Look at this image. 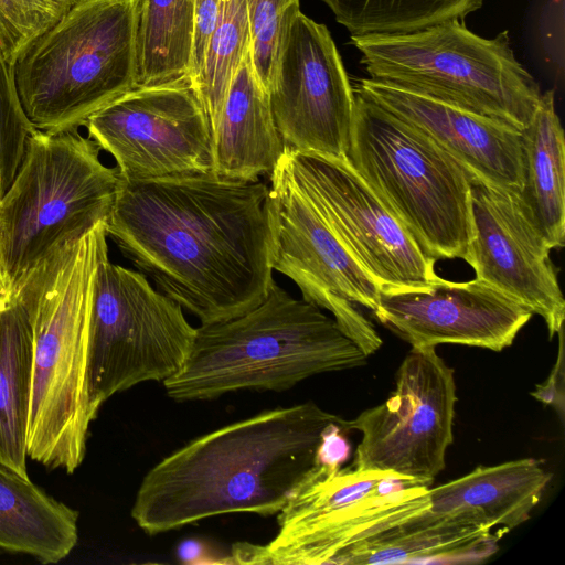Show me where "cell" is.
<instances>
[{
	"mask_svg": "<svg viewBox=\"0 0 565 565\" xmlns=\"http://www.w3.org/2000/svg\"><path fill=\"white\" fill-rule=\"evenodd\" d=\"M347 161L430 258H462L470 179L423 132L354 90Z\"/></svg>",
	"mask_w": 565,
	"mask_h": 565,
	"instance_id": "obj_8",
	"label": "cell"
},
{
	"mask_svg": "<svg viewBox=\"0 0 565 565\" xmlns=\"http://www.w3.org/2000/svg\"><path fill=\"white\" fill-rule=\"evenodd\" d=\"M77 0H0V43L13 65L22 51Z\"/></svg>",
	"mask_w": 565,
	"mask_h": 565,
	"instance_id": "obj_27",
	"label": "cell"
},
{
	"mask_svg": "<svg viewBox=\"0 0 565 565\" xmlns=\"http://www.w3.org/2000/svg\"><path fill=\"white\" fill-rule=\"evenodd\" d=\"M140 0H77L13 64L18 96L44 132L78 129L138 87Z\"/></svg>",
	"mask_w": 565,
	"mask_h": 565,
	"instance_id": "obj_5",
	"label": "cell"
},
{
	"mask_svg": "<svg viewBox=\"0 0 565 565\" xmlns=\"http://www.w3.org/2000/svg\"><path fill=\"white\" fill-rule=\"evenodd\" d=\"M212 141L214 175L231 181L270 175L285 150L268 93L253 65L252 46L232 78Z\"/></svg>",
	"mask_w": 565,
	"mask_h": 565,
	"instance_id": "obj_19",
	"label": "cell"
},
{
	"mask_svg": "<svg viewBox=\"0 0 565 565\" xmlns=\"http://www.w3.org/2000/svg\"><path fill=\"white\" fill-rule=\"evenodd\" d=\"M196 328L175 301L140 271L108 253L94 279L88 324L87 381L98 415L113 395L143 382H164L186 361Z\"/></svg>",
	"mask_w": 565,
	"mask_h": 565,
	"instance_id": "obj_9",
	"label": "cell"
},
{
	"mask_svg": "<svg viewBox=\"0 0 565 565\" xmlns=\"http://www.w3.org/2000/svg\"><path fill=\"white\" fill-rule=\"evenodd\" d=\"M268 98L285 148L345 159L353 87L327 26L300 10L281 23Z\"/></svg>",
	"mask_w": 565,
	"mask_h": 565,
	"instance_id": "obj_15",
	"label": "cell"
},
{
	"mask_svg": "<svg viewBox=\"0 0 565 565\" xmlns=\"http://www.w3.org/2000/svg\"><path fill=\"white\" fill-rule=\"evenodd\" d=\"M521 132L522 186L515 194L525 216L551 249L565 242V141L554 92L542 93Z\"/></svg>",
	"mask_w": 565,
	"mask_h": 565,
	"instance_id": "obj_21",
	"label": "cell"
},
{
	"mask_svg": "<svg viewBox=\"0 0 565 565\" xmlns=\"http://www.w3.org/2000/svg\"><path fill=\"white\" fill-rule=\"evenodd\" d=\"M552 479L534 458L479 466L446 483L428 487L431 511L460 516L504 533L530 519Z\"/></svg>",
	"mask_w": 565,
	"mask_h": 565,
	"instance_id": "obj_20",
	"label": "cell"
},
{
	"mask_svg": "<svg viewBox=\"0 0 565 565\" xmlns=\"http://www.w3.org/2000/svg\"><path fill=\"white\" fill-rule=\"evenodd\" d=\"M268 193L259 180L214 174L121 180L107 236L201 324L226 321L258 306L274 281Z\"/></svg>",
	"mask_w": 565,
	"mask_h": 565,
	"instance_id": "obj_1",
	"label": "cell"
},
{
	"mask_svg": "<svg viewBox=\"0 0 565 565\" xmlns=\"http://www.w3.org/2000/svg\"><path fill=\"white\" fill-rule=\"evenodd\" d=\"M269 178L273 270L292 280L302 299L332 313L365 355L375 353L382 339L356 305L373 311L379 286L279 162Z\"/></svg>",
	"mask_w": 565,
	"mask_h": 565,
	"instance_id": "obj_10",
	"label": "cell"
},
{
	"mask_svg": "<svg viewBox=\"0 0 565 565\" xmlns=\"http://www.w3.org/2000/svg\"><path fill=\"white\" fill-rule=\"evenodd\" d=\"M380 291L440 281L427 256L347 159L285 148L279 161Z\"/></svg>",
	"mask_w": 565,
	"mask_h": 565,
	"instance_id": "obj_14",
	"label": "cell"
},
{
	"mask_svg": "<svg viewBox=\"0 0 565 565\" xmlns=\"http://www.w3.org/2000/svg\"><path fill=\"white\" fill-rule=\"evenodd\" d=\"M559 338V350L557 362L555 363L550 376L545 383L537 385L531 395L536 399L552 405L558 411L563 418L564 414V354H563V328L557 332Z\"/></svg>",
	"mask_w": 565,
	"mask_h": 565,
	"instance_id": "obj_31",
	"label": "cell"
},
{
	"mask_svg": "<svg viewBox=\"0 0 565 565\" xmlns=\"http://www.w3.org/2000/svg\"><path fill=\"white\" fill-rule=\"evenodd\" d=\"M366 361L333 318L274 280L252 310L196 328L186 361L163 386L177 402L243 390L285 391L313 375L355 369Z\"/></svg>",
	"mask_w": 565,
	"mask_h": 565,
	"instance_id": "obj_4",
	"label": "cell"
},
{
	"mask_svg": "<svg viewBox=\"0 0 565 565\" xmlns=\"http://www.w3.org/2000/svg\"><path fill=\"white\" fill-rule=\"evenodd\" d=\"M88 137L124 181L214 174L207 117L190 84L138 86L94 113Z\"/></svg>",
	"mask_w": 565,
	"mask_h": 565,
	"instance_id": "obj_13",
	"label": "cell"
},
{
	"mask_svg": "<svg viewBox=\"0 0 565 565\" xmlns=\"http://www.w3.org/2000/svg\"><path fill=\"white\" fill-rule=\"evenodd\" d=\"M413 126L468 174L516 194L522 186L521 132L494 119L397 86L362 78L353 87Z\"/></svg>",
	"mask_w": 565,
	"mask_h": 565,
	"instance_id": "obj_18",
	"label": "cell"
},
{
	"mask_svg": "<svg viewBox=\"0 0 565 565\" xmlns=\"http://www.w3.org/2000/svg\"><path fill=\"white\" fill-rule=\"evenodd\" d=\"M374 81L494 119L518 131L532 121L542 93L516 60L508 31L493 39L450 19L408 33L351 36Z\"/></svg>",
	"mask_w": 565,
	"mask_h": 565,
	"instance_id": "obj_6",
	"label": "cell"
},
{
	"mask_svg": "<svg viewBox=\"0 0 565 565\" xmlns=\"http://www.w3.org/2000/svg\"><path fill=\"white\" fill-rule=\"evenodd\" d=\"M77 522L76 510L0 463V550L58 563L77 543Z\"/></svg>",
	"mask_w": 565,
	"mask_h": 565,
	"instance_id": "obj_22",
	"label": "cell"
},
{
	"mask_svg": "<svg viewBox=\"0 0 565 565\" xmlns=\"http://www.w3.org/2000/svg\"><path fill=\"white\" fill-rule=\"evenodd\" d=\"M454 370L435 347L413 348L388 398L349 420L360 431L352 468L431 484L454 439Z\"/></svg>",
	"mask_w": 565,
	"mask_h": 565,
	"instance_id": "obj_11",
	"label": "cell"
},
{
	"mask_svg": "<svg viewBox=\"0 0 565 565\" xmlns=\"http://www.w3.org/2000/svg\"><path fill=\"white\" fill-rule=\"evenodd\" d=\"M253 65L268 93L273 83L281 23L300 10L299 0H246Z\"/></svg>",
	"mask_w": 565,
	"mask_h": 565,
	"instance_id": "obj_29",
	"label": "cell"
},
{
	"mask_svg": "<svg viewBox=\"0 0 565 565\" xmlns=\"http://www.w3.org/2000/svg\"><path fill=\"white\" fill-rule=\"evenodd\" d=\"M250 46L246 0H224L209 40L199 77L192 85L209 120L211 134L221 115L232 78Z\"/></svg>",
	"mask_w": 565,
	"mask_h": 565,
	"instance_id": "obj_26",
	"label": "cell"
},
{
	"mask_svg": "<svg viewBox=\"0 0 565 565\" xmlns=\"http://www.w3.org/2000/svg\"><path fill=\"white\" fill-rule=\"evenodd\" d=\"M99 152L78 129L30 136L0 198V253L13 294L57 247L108 220L121 180Z\"/></svg>",
	"mask_w": 565,
	"mask_h": 565,
	"instance_id": "obj_7",
	"label": "cell"
},
{
	"mask_svg": "<svg viewBox=\"0 0 565 565\" xmlns=\"http://www.w3.org/2000/svg\"><path fill=\"white\" fill-rule=\"evenodd\" d=\"M15 294H13L10 282L8 280L2 256L0 253V308L7 305Z\"/></svg>",
	"mask_w": 565,
	"mask_h": 565,
	"instance_id": "obj_33",
	"label": "cell"
},
{
	"mask_svg": "<svg viewBox=\"0 0 565 565\" xmlns=\"http://www.w3.org/2000/svg\"><path fill=\"white\" fill-rule=\"evenodd\" d=\"M428 487L414 483L354 503L327 534L321 564L478 563L497 553L498 532L435 513Z\"/></svg>",
	"mask_w": 565,
	"mask_h": 565,
	"instance_id": "obj_12",
	"label": "cell"
},
{
	"mask_svg": "<svg viewBox=\"0 0 565 565\" xmlns=\"http://www.w3.org/2000/svg\"><path fill=\"white\" fill-rule=\"evenodd\" d=\"M471 236L462 256L483 281L544 320L550 339L563 328L565 299L551 248L516 196L480 181L470 183Z\"/></svg>",
	"mask_w": 565,
	"mask_h": 565,
	"instance_id": "obj_16",
	"label": "cell"
},
{
	"mask_svg": "<svg viewBox=\"0 0 565 565\" xmlns=\"http://www.w3.org/2000/svg\"><path fill=\"white\" fill-rule=\"evenodd\" d=\"M333 427L350 431L349 420L310 401L202 435L146 473L131 516L156 535L223 514H276Z\"/></svg>",
	"mask_w": 565,
	"mask_h": 565,
	"instance_id": "obj_2",
	"label": "cell"
},
{
	"mask_svg": "<svg viewBox=\"0 0 565 565\" xmlns=\"http://www.w3.org/2000/svg\"><path fill=\"white\" fill-rule=\"evenodd\" d=\"M233 559L243 564H267L264 545L237 543L233 547Z\"/></svg>",
	"mask_w": 565,
	"mask_h": 565,
	"instance_id": "obj_32",
	"label": "cell"
},
{
	"mask_svg": "<svg viewBox=\"0 0 565 565\" xmlns=\"http://www.w3.org/2000/svg\"><path fill=\"white\" fill-rule=\"evenodd\" d=\"M194 0H140L138 86L190 84Z\"/></svg>",
	"mask_w": 565,
	"mask_h": 565,
	"instance_id": "obj_24",
	"label": "cell"
},
{
	"mask_svg": "<svg viewBox=\"0 0 565 565\" xmlns=\"http://www.w3.org/2000/svg\"><path fill=\"white\" fill-rule=\"evenodd\" d=\"M106 222L57 247L20 284L32 332L28 458L73 473L83 462L93 411L88 324L97 266L108 253Z\"/></svg>",
	"mask_w": 565,
	"mask_h": 565,
	"instance_id": "obj_3",
	"label": "cell"
},
{
	"mask_svg": "<svg viewBox=\"0 0 565 565\" xmlns=\"http://www.w3.org/2000/svg\"><path fill=\"white\" fill-rule=\"evenodd\" d=\"M351 36L408 33L463 19L483 0H321Z\"/></svg>",
	"mask_w": 565,
	"mask_h": 565,
	"instance_id": "obj_25",
	"label": "cell"
},
{
	"mask_svg": "<svg viewBox=\"0 0 565 565\" xmlns=\"http://www.w3.org/2000/svg\"><path fill=\"white\" fill-rule=\"evenodd\" d=\"M224 0H194V34L190 64V85L200 75L205 50L216 25Z\"/></svg>",
	"mask_w": 565,
	"mask_h": 565,
	"instance_id": "obj_30",
	"label": "cell"
},
{
	"mask_svg": "<svg viewBox=\"0 0 565 565\" xmlns=\"http://www.w3.org/2000/svg\"><path fill=\"white\" fill-rule=\"evenodd\" d=\"M36 129L21 106L13 75L0 43V198L15 177L28 140Z\"/></svg>",
	"mask_w": 565,
	"mask_h": 565,
	"instance_id": "obj_28",
	"label": "cell"
},
{
	"mask_svg": "<svg viewBox=\"0 0 565 565\" xmlns=\"http://www.w3.org/2000/svg\"><path fill=\"white\" fill-rule=\"evenodd\" d=\"M31 367V326L14 295L0 308V463L25 478Z\"/></svg>",
	"mask_w": 565,
	"mask_h": 565,
	"instance_id": "obj_23",
	"label": "cell"
},
{
	"mask_svg": "<svg viewBox=\"0 0 565 565\" xmlns=\"http://www.w3.org/2000/svg\"><path fill=\"white\" fill-rule=\"evenodd\" d=\"M373 316L413 348L460 344L510 347L533 312L497 288L446 279L428 288L380 291Z\"/></svg>",
	"mask_w": 565,
	"mask_h": 565,
	"instance_id": "obj_17",
	"label": "cell"
}]
</instances>
